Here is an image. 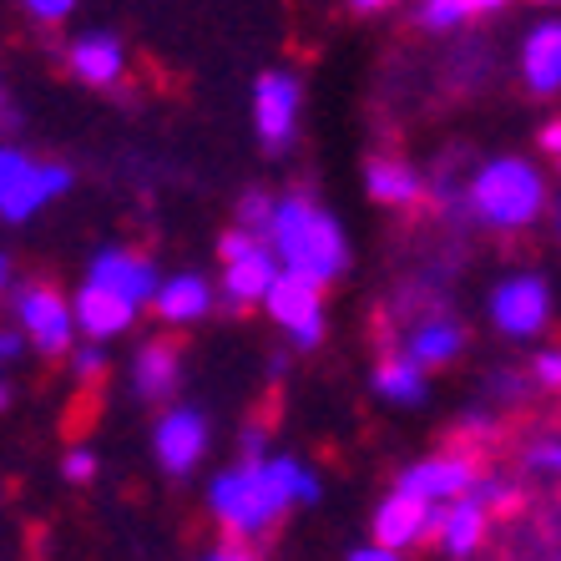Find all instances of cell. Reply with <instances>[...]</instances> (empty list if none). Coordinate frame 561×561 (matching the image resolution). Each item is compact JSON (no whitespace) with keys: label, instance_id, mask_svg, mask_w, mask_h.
<instances>
[{"label":"cell","instance_id":"obj_33","mask_svg":"<svg viewBox=\"0 0 561 561\" xmlns=\"http://www.w3.org/2000/svg\"><path fill=\"white\" fill-rule=\"evenodd\" d=\"M485 390L496 394V400H522L526 379H522V375H511V369H501V375H491V379H485Z\"/></svg>","mask_w":561,"mask_h":561},{"label":"cell","instance_id":"obj_26","mask_svg":"<svg viewBox=\"0 0 561 561\" xmlns=\"http://www.w3.org/2000/svg\"><path fill=\"white\" fill-rule=\"evenodd\" d=\"M102 375H106L102 344H77V354H71V379H77V385H96Z\"/></svg>","mask_w":561,"mask_h":561},{"label":"cell","instance_id":"obj_17","mask_svg":"<svg viewBox=\"0 0 561 561\" xmlns=\"http://www.w3.org/2000/svg\"><path fill=\"white\" fill-rule=\"evenodd\" d=\"M71 309H77V329L87 334V344L117 340V334L131 329V319H137V304L117 299V294H106V288H92V284H81L77 294H71Z\"/></svg>","mask_w":561,"mask_h":561},{"label":"cell","instance_id":"obj_23","mask_svg":"<svg viewBox=\"0 0 561 561\" xmlns=\"http://www.w3.org/2000/svg\"><path fill=\"white\" fill-rule=\"evenodd\" d=\"M491 11H501L496 0H425L415 11V21H420V31H456V26H466V21H476V15H491Z\"/></svg>","mask_w":561,"mask_h":561},{"label":"cell","instance_id":"obj_3","mask_svg":"<svg viewBox=\"0 0 561 561\" xmlns=\"http://www.w3.org/2000/svg\"><path fill=\"white\" fill-rule=\"evenodd\" d=\"M466 213L485 228H506V233H522L531 228L541 213H547V178L536 162L526 157H491L466 178V193H460Z\"/></svg>","mask_w":561,"mask_h":561},{"label":"cell","instance_id":"obj_37","mask_svg":"<svg viewBox=\"0 0 561 561\" xmlns=\"http://www.w3.org/2000/svg\"><path fill=\"white\" fill-rule=\"evenodd\" d=\"M203 561H253V557L243 547H218V551H208Z\"/></svg>","mask_w":561,"mask_h":561},{"label":"cell","instance_id":"obj_27","mask_svg":"<svg viewBox=\"0 0 561 561\" xmlns=\"http://www.w3.org/2000/svg\"><path fill=\"white\" fill-rule=\"evenodd\" d=\"M61 476L71 485H87V481H96V450L92 445H71L61 456Z\"/></svg>","mask_w":561,"mask_h":561},{"label":"cell","instance_id":"obj_36","mask_svg":"<svg viewBox=\"0 0 561 561\" xmlns=\"http://www.w3.org/2000/svg\"><path fill=\"white\" fill-rule=\"evenodd\" d=\"M541 152H557L561 157V117H551L547 127H541Z\"/></svg>","mask_w":561,"mask_h":561},{"label":"cell","instance_id":"obj_31","mask_svg":"<svg viewBox=\"0 0 561 561\" xmlns=\"http://www.w3.org/2000/svg\"><path fill=\"white\" fill-rule=\"evenodd\" d=\"M71 0H26V15L31 21H41V26H56V21H71Z\"/></svg>","mask_w":561,"mask_h":561},{"label":"cell","instance_id":"obj_39","mask_svg":"<svg viewBox=\"0 0 561 561\" xmlns=\"http://www.w3.org/2000/svg\"><path fill=\"white\" fill-rule=\"evenodd\" d=\"M557 222H561V208H557Z\"/></svg>","mask_w":561,"mask_h":561},{"label":"cell","instance_id":"obj_19","mask_svg":"<svg viewBox=\"0 0 561 561\" xmlns=\"http://www.w3.org/2000/svg\"><path fill=\"white\" fill-rule=\"evenodd\" d=\"M278 274H284V263H278L274 249H259V253H249V259H238V263H222V299L233 304V309L268 304Z\"/></svg>","mask_w":561,"mask_h":561},{"label":"cell","instance_id":"obj_4","mask_svg":"<svg viewBox=\"0 0 561 561\" xmlns=\"http://www.w3.org/2000/svg\"><path fill=\"white\" fill-rule=\"evenodd\" d=\"M71 178L77 172L66 162H41L26 147L5 142L0 147V218L11 222H31L46 203H56L61 193H71Z\"/></svg>","mask_w":561,"mask_h":561},{"label":"cell","instance_id":"obj_2","mask_svg":"<svg viewBox=\"0 0 561 561\" xmlns=\"http://www.w3.org/2000/svg\"><path fill=\"white\" fill-rule=\"evenodd\" d=\"M268 249L278 253L284 274H299L319 288H329L334 278H344V268H350V238H344V222L304 193L278 197V218H274V233H268Z\"/></svg>","mask_w":561,"mask_h":561},{"label":"cell","instance_id":"obj_34","mask_svg":"<svg viewBox=\"0 0 561 561\" xmlns=\"http://www.w3.org/2000/svg\"><path fill=\"white\" fill-rule=\"evenodd\" d=\"M21 354H26V334H21L15 324H5L0 329V365H15Z\"/></svg>","mask_w":561,"mask_h":561},{"label":"cell","instance_id":"obj_22","mask_svg":"<svg viewBox=\"0 0 561 561\" xmlns=\"http://www.w3.org/2000/svg\"><path fill=\"white\" fill-rule=\"evenodd\" d=\"M375 394L379 400H390V405H425V394H431V369H420L415 359L405 354H390V359H379L375 365Z\"/></svg>","mask_w":561,"mask_h":561},{"label":"cell","instance_id":"obj_32","mask_svg":"<svg viewBox=\"0 0 561 561\" xmlns=\"http://www.w3.org/2000/svg\"><path fill=\"white\" fill-rule=\"evenodd\" d=\"M238 460H274L268 456V431L263 425H249L243 440H238Z\"/></svg>","mask_w":561,"mask_h":561},{"label":"cell","instance_id":"obj_38","mask_svg":"<svg viewBox=\"0 0 561 561\" xmlns=\"http://www.w3.org/2000/svg\"><path fill=\"white\" fill-rule=\"evenodd\" d=\"M284 375H288V354L278 350L274 359H268V379H284Z\"/></svg>","mask_w":561,"mask_h":561},{"label":"cell","instance_id":"obj_15","mask_svg":"<svg viewBox=\"0 0 561 561\" xmlns=\"http://www.w3.org/2000/svg\"><path fill=\"white\" fill-rule=\"evenodd\" d=\"M131 390L147 405H162V400H172L183 390V354H178V344L147 340L137 350V359H131Z\"/></svg>","mask_w":561,"mask_h":561},{"label":"cell","instance_id":"obj_20","mask_svg":"<svg viewBox=\"0 0 561 561\" xmlns=\"http://www.w3.org/2000/svg\"><path fill=\"white\" fill-rule=\"evenodd\" d=\"M485 526H491V511L476 496H466V501H456V506H440V516H435V541H440V551L450 561H470L485 541Z\"/></svg>","mask_w":561,"mask_h":561},{"label":"cell","instance_id":"obj_35","mask_svg":"<svg viewBox=\"0 0 561 561\" xmlns=\"http://www.w3.org/2000/svg\"><path fill=\"white\" fill-rule=\"evenodd\" d=\"M344 561H405V557H400V551H390V547H375V541H369V547H354Z\"/></svg>","mask_w":561,"mask_h":561},{"label":"cell","instance_id":"obj_10","mask_svg":"<svg viewBox=\"0 0 561 561\" xmlns=\"http://www.w3.org/2000/svg\"><path fill=\"white\" fill-rule=\"evenodd\" d=\"M208 456V415L193 405H172L152 425V460L168 476H193V466Z\"/></svg>","mask_w":561,"mask_h":561},{"label":"cell","instance_id":"obj_18","mask_svg":"<svg viewBox=\"0 0 561 561\" xmlns=\"http://www.w3.org/2000/svg\"><path fill=\"white\" fill-rule=\"evenodd\" d=\"M460 354H466V324L450 319V313H425L405 334V359H415L420 369L456 365Z\"/></svg>","mask_w":561,"mask_h":561},{"label":"cell","instance_id":"obj_28","mask_svg":"<svg viewBox=\"0 0 561 561\" xmlns=\"http://www.w3.org/2000/svg\"><path fill=\"white\" fill-rule=\"evenodd\" d=\"M259 249H268V243H259L253 233H243L238 222L218 238V259H222V263H238V259H249V253H259Z\"/></svg>","mask_w":561,"mask_h":561},{"label":"cell","instance_id":"obj_13","mask_svg":"<svg viewBox=\"0 0 561 561\" xmlns=\"http://www.w3.org/2000/svg\"><path fill=\"white\" fill-rule=\"evenodd\" d=\"M522 81L531 96H557L561 92V15H541L522 36Z\"/></svg>","mask_w":561,"mask_h":561},{"label":"cell","instance_id":"obj_29","mask_svg":"<svg viewBox=\"0 0 561 561\" xmlns=\"http://www.w3.org/2000/svg\"><path fill=\"white\" fill-rule=\"evenodd\" d=\"M531 379L541 385V390H561V344H551V350H541L531 359Z\"/></svg>","mask_w":561,"mask_h":561},{"label":"cell","instance_id":"obj_9","mask_svg":"<svg viewBox=\"0 0 561 561\" xmlns=\"http://www.w3.org/2000/svg\"><path fill=\"white\" fill-rule=\"evenodd\" d=\"M263 309H268V319H274L299 350H313V344L324 340V288L309 284V278L278 274V284Z\"/></svg>","mask_w":561,"mask_h":561},{"label":"cell","instance_id":"obj_8","mask_svg":"<svg viewBox=\"0 0 561 561\" xmlns=\"http://www.w3.org/2000/svg\"><path fill=\"white\" fill-rule=\"evenodd\" d=\"M394 485L420 501H431V506H456V501L476 496L481 470H476L470 456H460V450H440V456H425V460H415V466H405Z\"/></svg>","mask_w":561,"mask_h":561},{"label":"cell","instance_id":"obj_16","mask_svg":"<svg viewBox=\"0 0 561 561\" xmlns=\"http://www.w3.org/2000/svg\"><path fill=\"white\" fill-rule=\"evenodd\" d=\"M152 313L162 319V324H172V329L197 324V319H208L213 313V284L197 274V268L168 274L162 278V288H157V299H152Z\"/></svg>","mask_w":561,"mask_h":561},{"label":"cell","instance_id":"obj_11","mask_svg":"<svg viewBox=\"0 0 561 561\" xmlns=\"http://www.w3.org/2000/svg\"><path fill=\"white\" fill-rule=\"evenodd\" d=\"M87 284L92 288H106V294H117V299L127 304H152L157 288H162V278H157V263L147 259V253H131V249H102L92 253V263H87Z\"/></svg>","mask_w":561,"mask_h":561},{"label":"cell","instance_id":"obj_12","mask_svg":"<svg viewBox=\"0 0 561 561\" xmlns=\"http://www.w3.org/2000/svg\"><path fill=\"white\" fill-rule=\"evenodd\" d=\"M435 516H440V506H431V501H420V496H410V491L394 485L390 496L375 506V516H369L375 547H390L405 557V551L420 547L425 536H435Z\"/></svg>","mask_w":561,"mask_h":561},{"label":"cell","instance_id":"obj_6","mask_svg":"<svg viewBox=\"0 0 561 561\" xmlns=\"http://www.w3.org/2000/svg\"><path fill=\"white\" fill-rule=\"evenodd\" d=\"M491 324L506 340H536L551 324V284L541 274H531V268L506 274L491 288Z\"/></svg>","mask_w":561,"mask_h":561},{"label":"cell","instance_id":"obj_1","mask_svg":"<svg viewBox=\"0 0 561 561\" xmlns=\"http://www.w3.org/2000/svg\"><path fill=\"white\" fill-rule=\"evenodd\" d=\"M319 496H324V485L299 456L233 460L208 481V511L233 536V547L268 536L294 506H313Z\"/></svg>","mask_w":561,"mask_h":561},{"label":"cell","instance_id":"obj_7","mask_svg":"<svg viewBox=\"0 0 561 561\" xmlns=\"http://www.w3.org/2000/svg\"><path fill=\"white\" fill-rule=\"evenodd\" d=\"M299 112H304V87L294 71H263L253 81V127L268 152H288L299 137Z\"/></svg>","mask_w":561,"mask_h":561},{"label":"cell","instance_id":"obj_14","mask_svg":"<svg viewBox=\"0 0 561 561\" xmlns=\"http://www.w3.org/2000/svg\"><path fill=\"white\" fill-rule=\"evenodd\" d=\"M66 66L71 77H81L87 87H112L127 71V46H122L117 31H81L71 46H66Z\"/></svg>","mask_w":561,"mask_h":561},{"label":"cell","instance_id":"obj_5","mask_svg":"<svg viewBox=\"0 0 561 561\" xmlns=\"http://www.w3.org/2000/svg\"><path fill=\"white\" fill-rule=\"evenodd\" d=\"M11 324L26 334V344L46 359H61V354H77V309L66 299L61 288L51 284H26L21 294L11 299Z\"/></svg>","mask_w":561,"mask_h":561},{"label":"cell","instance_id":"obj_24","mask_svg":"<svg viewBox=\"0 0 561 561\" xmlns=\"http://www.w3.org/2000/svg\"><path fill=\"white\" fill-rule=\"evenodd\" d=\"M238 228L243 233H253L259 243H268V233H274V218H278V197H268V193H243L238 197Z\"/></svg>","mask_w":561,"mask_h":561},{"label":"cell","instance_id":"obj_21","mask_svg":"<svg viewBox=\"0 0 561 561\" xmlns=\"http://www.w3.org/2000/svg\"><path fill=\"white\" fill-rule=\"evenodd\" d=\"M365 193L375 197L379 208H410V203H420V172L410 168V162H394V157H375L365 168Z\"/></svg>","mask_w":561,"mask_h":561},{"label":"cell","instance_id":"obj_30","mask_svg":"<svg viewBox=\"0 0 561 561\" xmlns=\"http://www.w3.org/2000/svg\"><path fill=\"white\" fill-rule=\"evenodd\" d=\"M526 466H531L536 476H561V440H536L531 450H526Z\"/></svg>","mask_w":561,"mask_h":561},{"label":"cell","instance_id":"obj_25","mask_svg":"<svg viewBox=\"0 0 561 561\" xmlns=\"http://www.w3.org/2000/svg\"><path fill=\"white\" fill-rule=\"evenodd\" d=\"M476 501H481L491 516H511V511L522 506V491H516V481H501V476H481V485H476Z\"/></svg>","mask_w":561,"mask_h":561}]
</instances>
